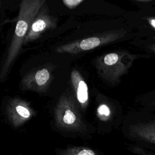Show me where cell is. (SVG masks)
Masks as SVG:
<instances>
[{
  "instance_id": "cell-1",
  "label": "cell",
  "mask_w": 155,
  "mask_h": 155,
  "mask_svg": "<svg viewBox=\"0 0 155 155\" xmlns=\"http://www.w3.org/2000/svg\"><path fill=\"white\" fill-rule=\"evenodd\" d=\"M47 0H22L17 22L6 58L0 70V81L7 78L20 50L31 23Z\"/></svg>"
},
{
  "instance_id": "cell-2",
  "label": "cell",
  "mask_w": 155,
  "mask_h": 155,
  "mask_svg": "<svg viewBox=\"0 0 155 155\" xmlns=\"http://www.w3.org/2000/svg\"><path fill=\"white\" fill-rule=\"evenodd\" d=\"M53 121L58 129L66 133L88 136L94 132L83 118L74 95L68 93L59 97L53 110Z\"/></svg>"
},
{
  "instance_id": "cell-3",
  "label": "cell",
  "mask_w": 155,
  "mask_h": 155,
  "mask_svg": "<svg viewBox=\"0 0 155 155\" xmlns=\"http://www.w3.org/2000/svg\"><path fill=\"white\" fill-rule=\"evenodd\" d=\"M125 57L121 53H110L99 58L96 67L99 74L110 83L116 82L130 65L124 62Z\"/></svg>"
},
{
  "instance_id": "cell-4",
  "label": "cell",
  "mask_w": 155,
  "mask_h": 155,
  "mask_svg": "<svg viewBox=\"0 0 155 155\" xmlns=\"http://www.w3.org/2000/svg\"><path fill=\"white\" fill-rule=\"evenodd\" d=\"M4 114L11 126L18 128L34 117L36 112L28 101L15 97L7 102Z\"/></svg>"
},
{
  "instance_id": "cell-5",
  "label": "cell",
  "mask_w": 155,
  "mask_h": 155,
  "mask_svg": "<svg viewBox=\"0 0 155 155\" xmlns=\"http://www.w3.org/2000/svg\"><path fill=\"white\" fill-rule=\"evenodd\" d=\"M117 35L107 33L77 40L58 47L56 51L59 53H78L94 49L117 39Z\"/></svg>"
},
{
  "instance_id": "cell-6",
  "label": "cell",
  "mask_w": 155,
  "mask_h": 155,
  "mask_svg": "<svg viewBox=\"0 0 155 155\" xmlns=\"http://www.w3.org/2000/svg\"><path fill=\"white\" fill-rule=\"evenodd\" d=\"M51 70L50 68L44 67L29 72L21 79V89L38 93L45 92L52 79Z\"/></svg>"
},
{
  "instance_id": "cell-7",
  "label": "cell",
  "mask_w": 155,
  "mask_h": 155,
  "mask_svg": "<svg viewBox=\"0 0 155 155\" xmlns=\"http://www.w3.org/2000/svg\"><path fill=\"white\" fill-rule=\"evenodd\" d=\"M126 130V135L131 139L155 145V119L135 121Z\"/></svg>"
},
{
  "instance_id": "cell-8",
  "label": "cell",
  "mask_w": 155,
  "mask_h": 155,
  "mask_svg": "<svg viewBox=\"0 0 155 155\" xmlns=\"http://www.w3.org/2000/svg\"><path fill=\"white\" fill-rule=\"evenodd\" d=\"M56 26V19L49 15L44 9L39 11L34 18L31 26L24 38L23 44H26L38 39L44 32L48 30L55 28Z\"/></svg>"
},
{
  "instance_id": "cell-9",
  "label": "cell",
  "mask_w": 155,
  "mask_h": 155,
  "mask_svg": "<svg viewBox=\"0 0 155 155\" xmlns=\"http://www.w3.org/2000/svg\"><path fill=\"white\" fill-rule=\"evenodd\" d=\"M70 81L73 90V95L80 110L85 111L89 104L88 88L81 74L76 69H73L70 74Z\"/></svg>"
},
{
  "instance_id": "cell-10",
  "label": "cell",
  "mask_w": 155,
  "mask_h": 155,
  "mask_svg": "<svg viewBox=\"0 0 155 155\" xmlns=\"http://www.w3.org/2000/svg\"><path fill=\"white\" fill-rule=\"evenodd\" d=\"M96 114L98 121L102 124L111 123L115 116L112 107L105 102H101L98 104L96 108Z\"/></svg>"
},
{
  "instance_id": "cell-11",
  "label": "cell",
  "mask_w": 155,
  "mask_h": 155,
  "mask_svg": "<svg viewBox=\"0 0 155 155\" xmlns=\"http://www.w3.org/2000/svg\"><path fill=\"white\" fill-rule=\"evenodd\" d=\"M56 155H99L94 150L87 147H68L55 150Z\"/></svg>"
},
{
  "instance_id": "cell-12",
  "label": "cell",
  "mask_w": 155,
  "mask_h": 155,
  "mask_svg": "<svg viewBox=\"0 0 155 155\" xmlns=\"http://www.w3.org/2000/svg\"><path fill=\"white\" fill-rule=\"evenodd\" d=\"M128 148L133 153L137 155H155L154 152L150 151L139 146L131 145L129 147H128Z\"/></svg>"
},
{
  "instance_id": "cell-13",
  "label": "cell",
  "mask_w": 155,
  "mask_h": 155,
  "mask_svg": "<svg viewBox=\"0 0 155 155\" xmlns=\"http://www.w3.org/2000/svg\"><path fill=\"white\" fill-rule=\"evenodd\" d=\"M84 0H62L64 5L69 8H73Z\"/></svg>"
},
{
  "instance_id": "cell-14",
  "label": "cell",
  "mask_w": 155,
  "mask_h": 155,
  "mask_svg": "<svg viewBox=\"0 0 155 155\" xmlns=\"http://www.w3.org/2000/svg\"><path fill=\"white\" fill-rule=\"evenodd\" d=\"M148 24L155 29V18H149L147 19Z\"/></svg>"
},
{
  "instance_id": "cell-15",
  "label": "cell",
  "mask_w": 155,
  "mask_h": 155,
  "mask_svg": "<svg viewBox=\"0 0 155 155\" xmlns=\"http://www.w3.org/2000/svg\"><path fill=\"white\" fill-rule=\"evenodd\" d=\"M151 106H152V107H153V108H155V101L153 102L151 104Z\"/></svg>"
},
{
  "instance_id": "cell-16",
  "label": "cell",
  "mask_w": 155,
  "mask_h": 155,
  "mask_svg": "<svg viewBox=\"0 0 155 155\" xmlns=\"http://www.w3.org/2000/svg\"><path fill=\"white\" fill-rule=\"evenodd\" d=\"M134 1H150V0H134Z\"/></svg>"
},
{
  "instance_id": "cell-17",
  "label": "cell",
  "mask_w": 155,
  "mask_h": 155,
  "mask_svg": "<svg viewBox=\"0 0 155 155\" xmlns=\"http://www.w3.org/2000/svg\"><path fill=\"white\" fill-rule=\"evenodd\" d=\"M1 0H0V5H1Z\"/></svg>"
},
{
  "instance_id": "cell-18",
  "label": "cell",
  "mask_w": 155,
  "mask_h": 155,
  "mask_svg": "<svg viewBox=\"0 0 155 155\" xmlns=\"http://www.w3.org/2000/svg\"><path fill=\"white\" fill-rule=\"evenodd\" d=\"M153 50H155V47H154V48H153Z\"/></svg>"
}]
</instances>
